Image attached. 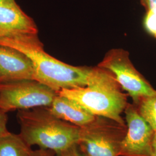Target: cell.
Returning a JSON list of instances; mask_svg holds the SVG:
<instances>
[{
  "label": "cell",
  "instance_id": "6da1fadb",
  "mask_svg": "<svg viewBox=\"0 0 156 156\" xmlns=\"http://www.w3.org/2000/svg\"><path fill=\"white\" fill-rule=\"evenodd\" d=\"M0 45L15 49L27 56L33 65L35 80L57 93L89 84L92 68L73 66L48 55L38 34L1 38Z\"/></svg>",
  "mask_w": 156,
  "mask_h": 156
},
{
  "label": "cell",
  "instance_id": "7a4b0ae2",
  "mask_svg": "<svg viewBox=\"0 0 156 156\" xmlns=\"http://www.w3.org/2000/svg\"><path fill=\"white\" fill-rule=\"evenodd\" d=\"M57 94L74 101L95 116L126 124L122 113L128 105L127 95L122 91L114 75L105 69L92 68L87 86L62 89Z\"/></svg>",
  "mask_w": 156,
  "mask_h": 156
},
{
  "label": "cell",
  "instance_id": "3957f363",
  "mask_svg": "<svg viewBox=\"0 0 156 156\" xmlns=\"http://www.w3.org/2000/svg\"><path fill=\"white\" fill-rule=\"evenodd\" d=\"M20 136L30 147L53 151L57 154L78 144L80 127L56 117L48 107L18 111Z\"/></svg>",
  "mask_w": 156,
  "mask_h": 156
},
{
  "label": "cell",
  "instance_id": "277c9868",
  "mask_svg": "<svg viewBox=\"0 0 156 156\" xmlns=\"http://www.w3.org/2000/svg\"><path fill=\"white\" fill-rule=\"evenodd\" d=\"M127 131L126 124L96 116L91 123L80 127L78 146L84 156H119Z\"/></svg>",
  "mask_w": 156,
  "mask_h": 156
},
{
  "label": "cell",
  "instance_id": "5b68a950",
  "mask_svg": "<svg viewBox=\"0 0 156 156\" xmlns=\"http://www.w3.org/2000/svg\"><path fill=\"white\" fill-rule=\"evenodd\" d=\"M57 95L56 91L35 80L0 83V109L8 112L49 107Z\"/></svg>",
  "mask_w": 156,
  "mask_h": 156
},
{
  "label": "cell",
  "instance_id": "8992f818",
  "mask_svg": "<svg viewBox=\"0 0 156 156\" xmlns=\"http://www.w3.org/2000/svg\"><path fill=\"white\" fill-rule=\"evenodd\" d=\"M98 67L105 69L114 75L120 87L132 98L135 105L143 97L156 93V90L134 67L126 50H110Z\"/></svg>",
  "mask_w": 156,
  "mask_h": 156
},
{
  "label": "cell",
  "instance_id": "52a82bcc",
  "mask_svg": "<svg viewBox=\"0 0 156 156\" xmlns=\"http://www.w3.org/2000/svg\"><path fill=\"white\" fill-rule=\"evenodd\" d=\"M124 113L127 131L119 156H154V131L140 115L135 104H128Z\"/></svg>",
  "mask_w": 156,
  "mask_h": 156
},
{
  "label": "cell",
  "instance_id": "ba28073f",
  "mask_svg": "<svg viewBox=\"0 0 156 156\" xmlns=\"http://www.w3.org/2000/svg\"><path fill=\"white\" fill-rule=\"evenodd\" d=\"M35 80L31 60L21 51L0 45V83Z\"/></svg>",
  "mask_w": 156,
  "mask_h": 156
},
{
  "label": "cell",
  "instance_id": "9c48e42d",
  "mask_svg": "<svg viewBox=\"0 0 156 156\" xmlns=\"http://www.w3.org/2000/svg\"><path fill=\"white\" fill-rule=\"evenodd\" d=\"M38 34L33 20L17 4L0 5V38Z\"/></svg>",
  "mask_w": 156,
  "mask_h": 156
},
{
  "label": "cell",
  "instance_id": "30bf717a",
  "mask_svg": "<svg viewBox=\"0 0 156 156\" xmlns=\"http://www.w3.org/2000/svg\"><path fill=\"white\" fill-rule=\"evenodd\" d=\"M48 108L56 117L79 127L91 123L96 117L74 101L58 94Z\"/></svg>",
  "mask_w": 156,
  "mask_h": 156
},
{
  "label": "cell",
  "instance_id": "8fae6325",
  "mask_svg": "<svg viewBox=\"0 0 156 156\" xmlns=\"http://www.w3.org/2000/svg\"><path fill=\"white\" fill-rule=\"evenodd\" d=\"M31 151L19 134L8 131L0 135V156H30Z\"/></svg>",
  "mask_w": 156,
  "mask_h": 156
},
{
  "label": "cell",
  "instance_id": "7c38bea8",
  "mask_svg": "<svg viewBox=\"0 0 156 156\" xmlns=\"http://www.w3.org/2000/svg\"><path fill=\"white\" fill-rule=\"evenodd\" d=\"M135 105L140 115L156 132V93L143 97Z\"/></svg>",
  "mask_w": 156,
  "mask_h": 156
},
{
  "label": "cell",
  "instance_id": "4fadbf2b",
  "mask_svg": "<svg viewBox=\"0 0 156 156\" xmlns=\"http://www.w3.org/2000/svg\"><path fill=\"white\" fill-rule=\"evenodd\" d=\"M144 24L146 30L156 38V13L146 12Z\"/></svg>",
  "mask_w": 156,
  "mask_h": 156
},
{
  "label": "cell",
  "instance_id": "5bb4252c",
  "mask_svg": "<svg viewBox=\"0 0 156 156\" xmlns=\"http://www.w3.org/2000/svg\"><path fill=\"white\" fill-rule=\"evenodd\" d=\"M57 156H84L80 151L78 144L73 145L66 150L62 151Z\"/></svg>",
  "mask_w": 156,
  "mask_h": 156
},
{
  "label": "cell",
  "instance_id": "9a60e30c",
  "mask_svg": "<svg viewBox=\"0 0 156 156\" xmlns=\"http://www.w3.org/2000/svg\"><path fill=\"white\" fill-rule=\"evenodd\" d=\"M8 116L6 112L0 109V135L8 132L7 129Z\"/></svg>",
  "mask_w": 156,
  "mask_h": 156
},
{
  "label": "cell",
  "instance_id": "2e32d148",
  "mask_svg": "<svg viewBox=\"0 0 156 156\" xmlns=\"http://www.w3.org/2000/svg\"><path fill=\"white\" fill-rule=\"evenodd\" d=\"M30 156H57V154L53 151L39 148L37 150H31Z\"/></svg>",
  "mask_w": 156,
  "mask_h": 156
},
{
  "label": "cell",
  "instance_id": "e0dca14e",
  "mask_svg": "<svg viewBox=\"0 0 156 156\" xmlns=\"http://www.w3.org/2000/svg\"><path fill=\"white\" fill-rule=\"evenodd\" d=\"M140 3L146 12L156 13V0H140Z\"/></svg>",
  "mask_w": 156,
  "mask_h": 156
},
{
  "label": "cell",
  "instance_id": "ac0fdd59",
  "mask_svg": "<svg viewBox=\"0 0 156 156\" xmlns=\"http://www.w3.org/2000/svg\"><path fill=\"white\" fill-rule=\"evenodd\" d=\"M16 4L15 0H0V5H9Z\"/></svg>",
  "mask_w": 156,
  "mask_h": 156
},
{
  "label": "cell",
  "instance_id": "d6986e66",
  "mask_svg": "<svg viewBox=\"0 0 156 156\" xmlns=\"http://www.w3.org/2000/svg\"><path fill=\"white\" fill-rule=\"evenodd\" d=\"M154 156H156V140L154 142Z\"/></svg>",
  "mask_w": 156,
  "mask_h": 156
},
{
  "label": "cell",
  "instance_id": "ffe728a7",
  "mask_svg": "<svg viewBox=\"0 0 156 156\" xmlns=\"http://www.w3.org/2000/svg\"><path fill=\"white\" fill-rule=\"evenodd\" d=\"M155 140H156V132H155Z\"/></svg>",
  "mask_w": 156,
  "mask_h": 156
}]
</instances>
